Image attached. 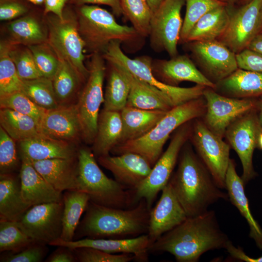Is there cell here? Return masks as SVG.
I'll list each match as a JSON object with an SVG mask.
<instances>
[{
    "mask_svg": "<svg viewBox=\"0 0 262 262\" xmlns=\"http://www.w3.org/2000/svg\"><path fill=\"white\" fill-rule=\"evenodd\" d=\"M230 242L220 228L214 212L208 210L187 217L159 238L149 251L169 253L178 262H196L208 251L226 249Z\"/></svg>",
    "mask_w": 262,
    "mask_h": 262,
    "instance_id": "cell-1",
    "label": "cell"
},
{
    "mask_svg": "<svg viewBox=\"0 0 262 262\" xmlns=\"http://www.w3.org/2000/svg\"><path fill=\"white\" fill-rule=\"evenodd\" d=\"M179 158L169 182L188 217L204 213L212 204L229 198L191 148L181 149Z\"/></svg>",
    "mask_w": 262,
    "mask_h": 262,
    "instance_id": "cell-2",
    "label": "cell"
},
{
    "mask_svg": "<svg viewBox=\"0 0 262 262\" xmlns=\"http://www.w3.org/2000/svg\"><path fill=\"white\" fill-rule=\"evenodd\" d=\"M150 209L144 199L129 209L106 207L89 201L73 240L83 237L125 239L147 234Z\"/></svg>",
    "mask_w": 262,
    "mask_h": 262,
    "instance_id": "cell-3",
    "label": "cell"
},
{
    "mask_svg": "<svg viewBox=\"0 0 262 262\" xmlns=\"http://www.w3.org/2000/svg\"><path fill=\"white\" fill-rule=\"evenodd\" d=\"M203 97L187 101L168 111L155 126L144 136L116 145L111 151L116 155L133 152L145 158L152 165L162 154L164 146L175 130L205 113Z\"/></svg>",
    "mask_w": 262,
    "mask_h": 262,
    "instance_id": "cell-4",
    "label": "cell"
},
{
    "mask_svg": "<svg viewBox=\"0 0 262 262\" xmlns=\"http://www.w3.org/2000/svg\"><path fill=\"white\" fill-rule=\"evenodd\" d=\"M79 191L87 194L90 201L115 208L129 209L135 206L134 190L115 180L108 178L101 170L92 151L82 148L78 151Z\"/></svg>",
    "mask_w": 262,
    "mask_h": 262,
    "instance_id": "cell-5",
    "label": "cell"
},
{
    "mask_svg": "<svg viewBox=\"0 0 262 262\" xmlns=\"http://www.w3.org/2000/svg\"><path fill=\"white\" fill-rule=\"evenodd\" d=\"M78 29L85 48L92 52L102 54L113 41H133L141 37L132 26L119 24L114 15L95 5L74 6Z\"/></svg>",
    "mask_w": 262,
    "mask_h": 262,
    "instance_id": "cell-6",
    "label": "cell"
},
{
    "mask_svg": "<svg viewBox=\"0 0 262 262\" xmlns=\"http://www.w3.org/2000/svg\"><path fill=\"white\" fill-rule=\"evenodd\" d=\"M121 44L118 40L112 41L102 54L105 60L124 66L137 79L160 93L172 107L203 96L206 86L196 84L190 87H180L161 82L153 73L152 60L150 57L130 58L122 50Z\"/></svg>",
    "mask_w": 262,
    "mask_h": 262,
    "instance_id": "cell-7",
    "label": "cell"
},
{
    "mask_svg": "<svg viewBox=\"0 0 262 262\" xmlns=\"http://www.w3.org/2000/svg\"><path fill=\"white\" fill-rule=\"evenodd\" d=\"M45 16L48 43L59 59L69 62L85 82L89 75L84 63L85 45L79 31L75 7L66 5L62 18L53 14Z\"/></svg>",
    "mask_w": 262,
    "mask_h": 262,
    "instance_id": "cell-8",
    "label": "cell"
},
{
    "mask_svg": "<svg viewBox=\"0 0 262 262\" xmlns=\"http://www.w3.org/2000/svg\"><path fill=\"white\" fill-rule=\"evenodd\" d=\"M105 59L99 53L92 54L89 75L76 104L82 130V138L93 144L97 132L99 111L104 103L103 84L106 72Z\"/></svg>",
    "mask_w": 262,
    "mask_h": 262,
    "instance_id": "cell-9",
    "label": "cell"
},
{
    "mask_svg": "<svg viewBox=\"0 0 262 262\" xmlns=\"http://www.w3.org/2000/svg\"><path fill=\"white\" fill-rule=\"evenodd\" d=\"M188 123L177 129L167 149L153 166L148 175L134 190L137 203L144 199L151 209L157 195L168 183L181 150L191 135V128Z\"/></svg>",
    "mask_w": 262,
    "mask_h": 262,
    "instance_id": "cell-10",
    "label": "cell"
},
{
    "mask_svg": "<svg viewBox=\"0 0 262 262\" xmlns=\"http://www.w3.org/2000/svg\"><path fill=\"white\" fill-rule=\"evenodd\" d=\"M185 0H164L152 14L150 24V44L156 51H166L171 58L178 54L183 20L181 10Z\"/></svg>",
    "mask_w": 262,
    "mask_h": 262,
    "instance_id": "cell-11",
    "label": "cell"
},
{
    "mask_svg": "<svg viewBox=\"0 0 262 262\" xmlns=\"http://www.w3.org/2000/svg\"><path fill=\"white\" fill-rule=\"evenodd\" d=\"M184 44L195 64L215 84L238 68L236 54L217 40Z\"/></svg>",
    "mask_w": 262,
    "mask_h": 262,
    "instance_id": "cell-12",
    "label": "cell"
},
{
    "mask_svg": "<svg viewBox=\"0 0 262 262\" xmlns=\"http://www.w3.org/2000/svg\"><path fill=\"white\" fill-rule=\"evenodd\" d=\"M206 102L204 123L223 137L228 127L237 119L257 108L255 98H238L221 95L206 87L203 94Z\"/></svg>",
    "mask_w": 262,
    "mask_h": 262,
    "instance_id": "cell-13",
    "label": "cell"
},
{
    "mask_svg": "<svg viewBox=\"0 0 262 262\" xmlns=\"http://www.w3.org/2000/svg\"><path fill=\"white\" fill-rule=\"evenodd\" d=\"M191 134L200 159L218 186L225 188L226 175L230 159L229 145L199 120L195 121Z\"/></svg>",
    "mask_w": 262,
    "mask_h": 262,
    "instance_id": "cell-14",
    "label": "cell"
},
{
    "mask_svg": "<svg viewBox=\"0 0 262 262\" xmlns=\"http://www.w3.org/2000/svg\"><path fill=\"white\" fill-rule=\"evenodd\" d=\"M262 0H250L237 7H228V27L217 39L236 54L246 49L260 33Z\"/></svg>",
    "mask_w": 262,
    "mask_h": 262,
    "instance_id": "cell-15",
    "label": "cell"
},
{
    "mask_svg": "<svg viewBox=\"0 0 262 262\" xmlns=\"http://www.w3.org/2000/svg\"><path fill=\"white\" fill-rule=\"evenodd\" d=\"M63 208V202L33 205L16 223L35 242L49 245L61 238Z\"/></svg>",
    "mask_w": 262,
    "mask_h": 262,
    "instance_id": "cell-16",
    "label": "cell"
},
{
    "mask_svg": "<svg viewBox=\"0 0 262 262\" xmlns=\"http://www.w3.org/2000/svg\"><path fill=\"white\" fill-rule=\"evenodd\" d=\"M256 108L234 121L228 127L225 134L241 161L243 167L241 178L245 184L257 175L253 167V156L262 128L258 120Z\"/></svg>",
    "mask_w": 262,
    "mask_h": 262,
    "instance_id": "cell-17",
    "label": "cell"
},
{
    "mask_svg": "<svg viewBox=\"0 0 262 262\" xmlns=\"http://www.w3.org/2000/svg\"><path fill=\"white\" fill-rule=\"evenodd\" d=\"M162 192L159 200L150 210L147 232L150 246L188 217L169 182Z\"/></svg>",
    "mask_w": 262,
    "mask_h": 262,
    "instance_id": "cell-18",
    "label": "cell"
},
{
    "mask_svg": "<svg viewBox=\"0 0 262 262\" xmlns=\"http://www.w3.org/2000/svg\"><path fill=\"white\" fill-rule=\"evenodd\" d=\"M98 161L113 174L116 180L133 190L148 175L152 167L145 158L133 152L101 156L98 158Z\"/></svg>",
    "mask_w": 262,
    "mask_h": 262,
    "instance_id": "cell-19",
    "label": "cell"
},
{
    "mask_svg": "<svg viewBox=\"0 0 262 262\" xmlns=\"http://www.w3.org/2000/svg\"><path fill=\"white\" fill-rule=\"evenodd\" d=\"M52 246H65L71 249L80 247H89L112 253L132 254L135 260L147 262L150 241L147 234L125 239H92L84 238L71 241H64L59 239L49 244Z\"/></svg>",
    "mask_w": 262,
    "mask_h": 262,
    "instance_id": "cell-20",
    "label": "cell"
},
{
    "mask_svg": "<svg viewBox=\"0 0 262 262\" xmlns=\"http://www.w3.org/2000/svg\"><path fill=\"white\" fill-rule=\"evenodd\" d=\"M152 70L159 81L169 85L178 86L180 82L188 81L213 89L215 86L186 55H178L169 60L152 61Z\"/></svg>",
    "mask_w": 262,
    "mask_h": 262,
    "instance_id": "cell-21",
    "label": "cell"
},
{
    "mask_svg": "<svg viewBox=\"0 0 262 262\" xmlns=\"http://www.w3.org/2000/svg\"><path fill=\"white\" fill-rule=\"evenodd\" d=\"M39 128L48 137L70 143L82 137V130L76 104L62 105L47 110Z\"/></svg>",
    "mask_w": 262,
    "mask_h": 262,
    "instance_id": "cell-22",
    "label": "cell"
},
{
    "mask_svg": "<svg viewBox=\"0 0 262 262\" xmlns=\"http://www.w3.org/2000/svg\"><path fill=\"white\" fill-rule=\"evenodd\" d=\"M21 192L23 201L30 206L63 202V193L56 190L39 173L31 160L20 155Z\"/></svg>",
    "mask_w": 262,
    "mask_h": 262,
    "instance_id": "cell-23",
    "label": "cell"
},
{
    "mask_svg": "<svg viewBox=\"0 0 262 262\" xmlns=\"http://www.w3.org/2000/svg\"><path fill=\"white\" fill-rule=\"evenodd\" d=\"M31 161L39 173L57 191L63 192L79 190L77 156L70 159L53 158Z\"/></svg>",
    "mask_w": 262,
    "mask_h": 262,
    "instance_id": "cell-24",
    "label": "cell"
},
{
    "mask_svg": "<svg viewBox=\"0 0 262 262\" xmlns=\"http://www.w3.org/2000/svg\"><path fill=\"white\" fill-rule=\"evenodd\" d=\"M245 183L236 171L234 161L230 159L226 175L225 189L231 203L246 219L250 229L249 236L262 249V229L253 216L245 191Z\"/></svg>",
    "mask_w": 262,
    "mask_h": 262,
    "instance_id": "cell-25",
    "label": "cell"
},
{
    "mask_svg": "<svg viewBox=\"0 0 262 262\" xmlns=\"http://www.w3.org/2000/svg\"><path fill=\"white\" fill-rule=\"evenodd\" d=\"M19 142L20 155L26 156L31 161L70 159L77 156L78 151L72 144L43 134Z\"/></svg>",
    "mask_w": 262,
    "mask_h": 262,
    "instance_id": "cell-26",
    "label": "cell"
},
{
    "mask_svg": "<svg viewBox=\"0 0 262 262\" xmlns=\"http://www.w3.org/2000/svg\"><path fill=\"white\" fill-rule=\"evenodd\" d=\"M218 93L238 98L262 96V73L238 68L228 77L215 84Z\"/></svg>",
    "mask_w": 262,
    "mask_h": 262,
    "instance_id": "cell-27",
    "label": "cell"
},
{
    "mask_svg": "<svg viewBox=\"0 0 262 262\" xmlns=\"http://www.w3.org/2000/svg\"><path fill=\"white\" fill-rule=\"evenodd\" d=\"M123 131L120 112L103 110L99 115L92 151L95 157L109 155L120 142Z\"/></svg>",
    "mask_w": 262,
    "mask_h": 262,
    "instance_id": "cell-28",
    "label": "cell"
},
{
    "mask_svg": "<svg viewBox=\"0 0 262 262\" xmlns=\"http://www.w3.org/2000/svg\"><path fill=\"white\" fill-rule=\"evenodd\" d=\"M167 112L125 107L120 111L123 131L119 144L138 139L147 134Z\"/></svg>",
    "mask_w": 262,
    "mask_h": 262,
    "instance_id": "cell-29",
    "label": "cell"
},
{
    "mask_svg": "<svg viewBox=\"0 0 262 262\" xmlns=\"http://www.w3.org/2000/svg\"><path fill=\"white\" fill-rule=\"evenodd\" d=\"M30 207L23 200L19 175H0V220L18 221Z\"/></svg>",
    "mask_w": 262,
    "mask_h": 262,
    "instance_id": "cell-30",
    "label": "cell"
},
{
    "mask_svg": "<svg viewBox=\"0 0 262 262\" xmlns=\"http://www.w3.org/2000/svg\"><path fill=\"white\" fill-rule=\"evenodd\" d=\"M7 31L9 38L5 41L11 45L29 46L48 42L47 29L30 11L9 23Z\"/></svg>",
    "mask_w": 262,
    "mask_h": 262,
    "instance_id": "cell-31",
    "label": "cell"
},
{
    "mask_svg": "<svg viewBox=\"0 0 262 262\" xmlns=\"http://www.w3.org/2000/svg\"><path fill=\"white\" fill-rule=\"evenodd\" d=\"M229 17V10L226 5H221L208 12L194 25L184 43L217 40L225 32Z\"/></svg>",
    "mask_w": 262,
    "mask_h": 262,
    "instance_id": "cell-32",
    "label": "cell"
},
{
    "mask_svg": "<svg viewBox=\"0 0 262 262\" xmlns=\"http://www.w3.org/2000/svg\"><path fill=\"white\" fill-rule=\"evenodd\" d=\"M115 64L120 66L130 83V90L126 106L143 110L165 111L173 108L157 91L137 79L124 66Z\"/></svg>",
    "mask_w": 262,
    "mask_h": 262,
    "instance_id": "cell-33",
    "label": "cell"
},
{
    "mask_svg": "<svg viewBox=\"0 0 262 262\" xmlns=\"http://www.w3.org/2000/svg\"><path fill=\"white\" fill-rule=\"evenodd\" d=\"M90 201L89 196L79 190H68L63 193V229L60 239L73 240L82 214Z\"/></svg>",
    "mask_w": 262,
    "mask_h": 262,
    "instance_id": "cell-34",
    "label": "cell"
},
{
    "mask_svg": "<svg viewBox=\"0 0 262 262\" xmlns=\"http://www.w3.org/2000/svg\"><path fill=\"white\" fill-rule=\"evenodd\" d=\"M110 68L104 95V110L120 112L126 107L130 85L120 66L108 62Z\"/></svg>",
    "mask_w": 262,
    "mask_h": 262,
    "instance_id": "cell-35",
    "label": "cell"
},
{
    "mask_svg": "<svg viewBox=\"0 0 262 262\" xmlns=\"http://www.w3.org/2000/svg\"><path fill=\"white\" fill-rule=\"evenodd\" d=\"M0 124L15 141L20 142L42 134L33 118L10 109L0 108Z\"/></svg>",
    "mask_w": 262,
    "mask_h": 262,
    "instance_id": "cell-36",
    "label": "cell"
},
{
    "mask_svg": "<svg viewBox=\"0 0 262 262\" xmlns=\"http://www.w3.org/2000/svg\"><path fill=\"white\" fill-rule=\"evenodd\" d=\"M60 60L58 68L52 81L57 101L62 106L73 98L81 83L85 82L69 62Z\"/></svg>",
    "mask_w": 262,
    "mask_h": 262,
    "instance_id": "cell-37",
    "label": "cell"
},
{
    "mask_svg": "<svg viewBox=\"0 0 262 262\" xmlns=\"http://www.w3.org/2000/svg\"><path fill=\"white\" fill-rule=\"evenodd\" d=\"M22 81L21 92L37 105L46 110H53L60 106L55 96L52 80L41 77Z\"/></svg>",
    "mask_w": 262,
    "mask_h": 262,
    "instance_id": "cell-38",
    "label": "cell"
},
{
    "mask_svg": "<svg viewBox=\"0 0 262 262\" xmlns=\"http://www.w3.org/2000/svg\"><path fill=\"white\" fill-rule=\"evenodd\" d=\"M123 15L142 37H148L152 13L147 0H119Z\"/></svg>",
    "mask_w": 262,
    "mask_h": 262,
    "instance_id": "cell-39",
    "label": "cell"
},
{
    "mask_svg": "<svg viewBox=\"0 0 262 262\" xmlns=\"http://www.w3.org/2000/svg\"><path fill=\"white\" fill-rule=\"evenodd\" d=\"M9 44L1 41L0 44V97L21 91L23 81L17 72L9 54Z\"/></svg>",
    "mask_w": 262,
    "mask_h": 262,
    "instance_id": "cell-40",
    "label": "cell"
},
{
    "mask_svg": "<svg viewBox=\"0 0 262 262\" xmlns=\"http://www.w3.org/2000/svg\"><path fill=\"white\" fill-rule=\"evenodd\" d=\"M35 242L16 222L0 220V252H18Z\"/></svg>",
    "mask_w": 262,
    "mask_h": 262,
    "instance_id": "cell-41",
    "label": "cell"
},
{
    "mask_svg": "<svg viewBox=\"0 0 262 262\" xmlns=\"http://www.w3.org/2000/svg\"><path fill=\"white\" fill-rule=\"evenodd\" d=\"M186 12L180 32V43H184L191 30L205 14L221 5L218 0H185Z\"/></svg>",
    "mask_w": 262,
    "mask_h": 262,
    "instance_id": "cell-42",
    "label": "cell"
},
{
    "mask_svg": "<svg viewBox=\"0 0 262 262\" xmlns=\"http://www.w3.org/2000/svg\"><path fill=\"white\" fill-rule=\"evenodd\" d=\"M9 45V56L22 80H31L42 77L37 67L33 54L28 46L13 45L10 44Z\"/></svg>",
    "mask_w": 262,
    "mask_h": 262,
    "instance_id": "cell-43",
    "label": "cell"
},
{
    "mask_svg": "<svg viewBox=\"0 0 262 262\" xmlns=\"http://www.w3.org/2000/svg\"><path fill=\"white\" fill-rule=\"evenodd\" d=\"M0 108L13 110L33 118L39 124L46 110L35 104L21 91L0 97Z\"/></svg>",
    "mask_w": 262,
    "mask_h": 262,
    "instance_id": "cell-44",
    "label": "cell"
},
{
    "mask_svg": "<svg viewBox=\"0 0 262 262\" xmlns=\"http://www.w3.org/2000/svg\"><path fill=\"white\" fill-rule=\"evenodd\" d=\"M42 77L52 80L60 60L48 42L28 46Z\"/></svg>",
    "mask_w": 262,
    "mask_h": 262,
    "instance_id": "cell-45",
    "label": "cell"
},
{
    "mask_svg": "<svg viewBox=\"0 0 262 262\" xmlns=\"http://www.w3.org/2000/svg\"><path fill=\"white\" fill-rule=\"evenodd\" d=\"M15 140L0 127V175L14 174L21 167Z\"/></svg>",
    "mask_w": 262,
    "mask_h": 262,
    "instance_id": "cell-46",
    "label": "cell"
},
{
    "mask_svg": "<svg viewBox=\"0 0 262 262\" xmlns=\"http://www.w3.org/2000/svg\"><path fill=\"white\" fill-rule=\"evenodd\" d=\"M80 262H129L135 260L131 254H112L89 247H80L73 249Z\"/></svg>",
    "mask_w": 262,
    "mask_h": 262,
    "instance_id": "cell-47",
    "label": "cell"
},
{
    "mask_svg": "<svg viewBox=\"0 0 262 262\" xmlns=\"http://www.w3.org/2000/svg\"><path fill=\"white\" fill-rule=\"evenodd\" d=\"M47 245L34 242L16 253L3 252L1 262H41L48 252Z\"/></svg>",
    "mask_w": 262,
    "mask_h": 262,
    "instance_id": "cell-48",
    "label": "cell"
},
{
    "mask_svg": "<svg viewBox=\"0 0 262 262\" xmlns=\"http://www.w3.org/2000/svg\"><path fill=\"white\" fill-rule=\"evenodd\" d=\"M28 0H0V19L10 20L20 17L30 11Z\"/></svg>",
    "mask_w": 262,
    "mask_h": 262,
    "instance_id": "cell-49",
    "label": "cell"
},
{
    "mask_svg": "<svg viewBox=\"0 0 262 262\" xmlns=\"http://www.w3.org/2000/svg\"><path fill=\"white\" fill-rule=\"evenodd\" d=\"M238 68L262 73V54L246 49L236 54Z\"/></svg>",
    "mask_w": 262,
    "mask_h": 262,
    "instance_id": "cell-50",
    "label": "cell"
},
{
    "mask_svg": "<svg viewBox=\"0 0 262 262\" xmlns=\"http://www.w3.org/2000/svg\"><path fill=\"white\" fill-rule=\"evenodd\" d=\"M58 248L46 259L47 262H76L77 257L73 249L65 246H57Z\"/></svg>",
    "mask_w": 262,
    "mask_h": 262,
    "instance_id": "cell-51",
    "label": "cell"
},
{
    "mask_svg": "<svg viewBox=\"0 0 262 262\" xmlns=\"http://www.w3.org/2000/svg\"><path fill=\"white\" fill-rule=\"evenodd\" d=\"M73 6H80L86 4H98L109 6L114 14L119 16L123 15L119 0H70L69 3Z\"/></svg>",
    "mask_w": 262,
    "mask_h": 262,
    "instance_id": "cell-52",
    "label": "cell"
},
{
    "mask_svg": "<svg viewBox=\"0 0 262 262\" xmlns=\"http://www.w3.org/2000/svg\"><path fill=\"white\" fill-rule=\"evenodd\" d=\"M69 1L70 0H45L44 15L53 14L62 18L64 9Z\"/></svg>",
    "mask_w": 262,
    "mask_h": 262,
    "instance_id": "cell-53",
    "label": "cell"
},
{
    "mask_svg": "<svg viewBox=\"0 0 262 262\" xmlns=\"http://www.w3.org/2000/svg\"><path fill=\"white\" fill-rule=\"evenodd\" d=\"M226 249L233 258L247 262H262V256L257 258H251L246 255L240 247H236L231 242L228 245Z\"/></svg>",
    "mask_w": 262,
    "mask_h": 262,
    "instance_id": "cell-54",
    "label": "cell"
},
{
    "mask_svg": "<svg viewBox=\"0 0 262 262\" xmlns=\"http://www.w3.org/2000/svg\"><path fill=\"white\" fill-rule=\"evenodd\" d=\"M247 49L262 54V32L254 37Z\"/></svg>",
    "mask_w": 262,
    "mask_h": 262,
    "instance_id": "cell-55",
    "label": "cell"
},
{
    "mask_svg": "<svg viewBox=\"0 0 262 262\" xmlns=\"http://www.w3.org/2000/svg\"><path fill=\"white\" fill-rule=\"evenodd\" d=\"M227 6L230 7H237L246 3L250 0H218Z\"/></svg>",
    "mask_w": 262,
    "mask_h": 262,
    "instance_id": "cell-56",
    "label": "cell"
},
{
    "mask_svg": "<svg viewBox=\"0 0 262 262\" xmlns=\"http://www.w3.org/2000/svg\"><path fill=\"white\" fill-rule=\"evenodd\" d=\"M257 111L258 120L260 126L262 128V96L258 98L257 104Z\"/></svg>",
    "mask_w": 262,
    "mask_h": 262,
    "instance_id": "cell-57",
    "label": "cell"
},
{
    "mask_svg": "<svg viewBox=\"0 0 262 262\" xmlns=\"http://www.w3.org/2000/svg\"><path fill=\"white\" fill-rule=\"evenodd\" d=\"M147 1L153 14L158 9L164 0H147Z\"/></svg>",
    "mask_w": 262,
    "mask_h": 262,
    "instance_id": "cell-58",
    "label": "cell"
},
{
    "mask_svg": "<svg viewBox=\"0 0 262 262\" xmlns=\"http://www.w3.org/2000/svg\"><path fill=\"white\" fill-rule=\"evenodd\" d=\"M257 147H259V148L262 150V128L258 135Z\"/></svg>",
    "mask_w": 262,
    "mask_h": 262,
    "instance_id": "cell-59",
    "label": "cell"
},
{
    "mask_svg": "<svg viewBox=\"0 0 262 262\" xmlns=\"http://www.w3.org/2000/svg\"><path fill=\"white\" fill-rule=\"evenodd\" d=\"M29 2L34 5H41L44 3L45 0H28Z\"/></svg>",
    "mask_w": 262,
    "mask_h": 262,
    "instance_id": "cell-60",
    "label": "cell"
},
{
    "mask_svg": "<svg viewBox=\"0 0 262 262\" xmlns=\"http://www.w3.org/2000/svg\"><path fill=\"white\" fill-rule=\"evenodd\" d=\"M261 32H262V6L261 12V23H260V33Z\"/></svg>",
    "mask_w": 262,
    "mask_h": 262,
    "instance_id": "cell-61",
    "label": "cell"
}]
</instances>
